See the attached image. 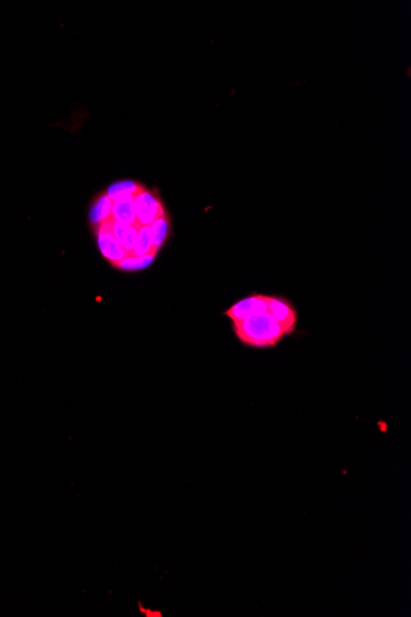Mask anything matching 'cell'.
Instances as JSON below:
<instances>
[{
	"label": "cell",
	"instance_id": "1",
	"mask_svg": "<svg viewBox=\"0 0 411 617\" xmlns=\"http://www.w3.org/2000/svg\"><path fill=\"white\" fill-rule=\"evenodd\" d=\"M234 330L241 343L253 348H271L291 333L268 312L236 322Z\"/></svg>",
	"mask_w": 411,
	"mask_h": 617
},
{
	"label": "cell",
	"instance_id": "2",
	"mask_svg": "<svg viewBox=\"0 0 411 617\" xmlns=\"http://www.w3.org/2000/svg\"><path fill=\"white\" fill-rule=\"evenodd\" d=\"M134 211L139 226H150L155 219L167 214L159 197L144 187L134 195Z\"/></svg>",
	"mask_w": 411,
	"mask_h": 617
},
{
	"label": "cell",
	"instance_id": "3",
	"mask_svg": "<svg viewBox=\"0 0 411 617\" xmlns=\"http://www.w3.org/2000/svg\"><path fill=\"white\" fill-rule=\"evenodd\" d=\"M268 298L263 295H254L244 298L241 301L236 302L234 306H231L226 312V316L229 317L233 320V323H236V322L248 320L250 317L268 313Z\"/></svg>",
	"mask_w": 411,
	"mask_h": 617
},
{
	"label": "cell",
	"instance_id": "4",
	"mask_svg": "<svg viewBox=\"0 0 411 617\" xmlns=\"http://www.w3.org/2000/svg\"><path fill=\"white\" fill-rule=\"evenodd\" d=\"M97 246L102 251V256H105L109 261H111L112 265L115 266L119 261L125 259L127 256L125 249L121 246L120 243L117 241L111 231H110V222L102 223L99 227H97Z\"/></svg>",
	"mask_w": 411,
	"mask_h": 617
},
{
	"label": "cell",
	"instance_id": "5",
	"mask_svg": "<svg viewBox=\"0 0 411 617\" xmlns=\"http://www.w3.org/2000/svg\"><path fill=\"white\" fill-rule=\"evenodd\" d=\"M268 313L273 315L278 320V323H281L290 332L295 329L297 315L295 308L290 305V302L282 298L268 297Z\"/></svg>",
	"mask_w": 411,
	"mask_h": 617
},
{
	"label": "cell",
	"instance_id": "6",
	"mask_svg": "<svg viewBox=\"0 0 411 617\" xmlns=\"http://www.w3.org/2000/svg\"><path fill=\"white\" fill-rule=\"evenodd\" d=\"M110 222V231H111L114 237L120 243L121 246L125 249L126 253L128 256H132L136 241L138 237V229L141 226L139 224H128L124 222Z\"/></svg>",
	"mask_w": 411,
	"mask_h": 617
},
{
	"label": "cell",
	"instance_id": "7",
	"mask_svg": "<svg viewBox=\"0 0 411 617\" xmlns=\"http://www.w3.org/2000/svg\"><path fill=\"white\" fill-rule=\"evenodd\" d=\"M111 219L116 222L138 224L134 211V195L121 196L112 201Z\"/></svg>",
	"mask_w": 411,
	"mask_h": 617
},
{
	"label": "cell",
	"instance_id": "8",
	"mask_svg": "<svg viewBox=\"0 0 411 617\" xmlns=\"http://www.w3.org/2000/svg\"><path fill=\"white\" fill-rule=\"evenodd\" d=\"M112 200L107 196L106 192H102L95 197L90 209H89V221L99 227L100 224L111 219Z\"/></svg>",
	"mask_w": 411,
	"mask_h": 617
},
{
	"label": "cell",
	"instance_id": "9",
	"mask_svg": "<svg viewBox=\"0 0 411 617\" xmlns=\"http://www.w3.org/2000/svg\"><path fill=\"white\" fill-rule=\"evenodd\" d=\"M149 227L152 236L153 253L157 254L158 251L165 244V241L169 238L170 221L168 219L167 214H164L162 217L155 219Z\"/></svg>",
	"mask_w": 411,
	"mask_h": 617
},
{
	"label": "cell",
	"instance_id": "10",
	"mask_svg": "<svg viewBox=\"0 0 411 617\" xmlns=\"http://www.w3.org/2000/svg\"><path fill=\"white\" fill-rule=\"evenodd\" d=\"M142 189H143V185H141L137 181L121 180L116 181V182L109 186L105 192L114 201V200L119 199L121 196L136 195Z\"/></svg>",
	"mask_w": 411,
	"mask_h": 617
},
{
	"label": "cell",
	"instance_id": "11",
	"mask_svg": "<svg viewBox=\"0 0 411 617\" xmlns=\"http://www.w3.org/2000/svg\"><path fill=\"white\" fill-rule=\"evenodd\" d=\"M155 259V254H149L146 256H126L125 259L121 260L115 265L116 268L122 271H139V270L148 268Z\"/></svg>",
	"mask_w": 411,
	"mask_h": 617
},
{
	"label": "cell",
	"instance_id": "12",
	"mask_svg": "<svg viewBox=\"0 0 411 617\" xmlns=\"http://www.w3.org/2000/svg\"><path fill=\"white\" fill-rule=\"evenodd\" d=\"M153 253L152 236H150V227L149 226H141L138 229V237L136 241L133 253L134 256H146ZM157 256V254H155Z\"/></svg>",
	"mask_w": 411,
	"mask_h": 617
}]
</instances>
